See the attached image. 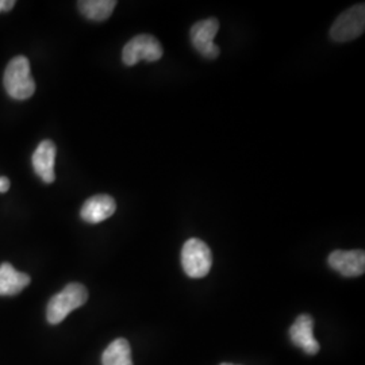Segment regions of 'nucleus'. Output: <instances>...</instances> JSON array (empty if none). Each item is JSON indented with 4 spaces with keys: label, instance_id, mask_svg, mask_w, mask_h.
Instances as JSON below:
<instances>
[{
    "label": "nucleus",
    "instance_id": "f257e3e1",
    "mask_svg": "<svg viewBox=\"0 0 365 365\" xmlns=\"http://www.w3.org/2000/svg\"><path fill=\"white\" fill-rule=\"evenodd\" d=\"M3 84L7 93L16 101H25L34 95L36 81L30 72V63L26 57H14L4 71Z\"/></svg>",
    "mask_w": 365,
    "mask_h": 365
},
{
    "label": "nucleus",
    "instance_id": "f03ea898",
    "mask_svg": "<svg viewBox=\"0 0 365 365\" xmlns=\"http://www.w3.org/2000/svg\"><path fill=\"white\" fill-rule=\"evenodd\" d=\"M88 300V291L80 283H71L48 303L46 318L51 325L61 324L69 314Z\"/></svg>",
    "mask_w": 365,
    "mask_h": 365
},
{
    "label": "nucleus",
    "instance_id": "7ed1b4c3",
    "mask_svg": "<svg viewBox=\"0 0 365 365\" xmlns=\"http://www.w3.org/2000/svg\"><path fill=\"white\" fill-rule=\"evenodd\" d=\"M212 265L209 245L199 238H190L182 249V271L191 279L207 276Z\"/></svg>",
    "mask_w": 365,
    "mask_h": 365
},
{
    "label": "nucleus",
    "instance_id": "20e7f679",
    "mask_svg": "<svg viewBox=\"0 0 365 365\" xmlns=\"http://www.w3.org/2000/svg\"><path fill=\"white\" fill-rule=\"evenodd\" d=\"M163 46L156 37L141 34L135 36L125 45L122 51V61L128 66H135L143 60L155 63L163 57Z\"/></svg>",
    "mask_w": 365,
    "mask_h": 365
},
{
    "label": "nucleus",
    "instance_id": "39448f33",
    "mask_svg": "<svg viewBox=\"0 0 365 365\" xmlns=\"http://www.w3.org/2000/svg\"><path fill=\"white\" fill-rule=\"evenodd\" d=\"M365 30L364 3L356 4L339 15L330 29V38L348 42L360 37Z\"/></svg>",
    "mask_w": 365,
    "mask_h": 365
},
{
    "label": "nucleus",
    "instance_id": "423d86ee",
    "mask_svg": "<svg viewBox=\"0 0 365 365\" xmlns=\"http://www.w3.org/2000/svg\"><path fill=\"white\" fill-rule=\"evenodd\" d=\"M220 30V22L217 18H207L196 22L191 27L190 37L191 43L196 52L202 54L205 58L215 60L220 56V46L214 43V38Z\"/></svg>",
    "mask_w": 365,
    "mask_h": 365
},
{
    "label": "nucleus",
    "instance_id": "0eeeda50",
    "mask_svg": "<svg viewBox=\"0 0 365 365\" xmlns=\"http://www.w3.org/2000/svg\"><path fill=\"white\" fill-rule=\"evenodd\" d=\"M327 262L333 271L345 277H356L365 272L364 250H334Z\"/></svg>",
    "mask_w": 365,
    "mask_h": 365
},
{
    "label": "nucleus",
    "instance_id": "6e6552de",
    "mask_svg": "<svg viewBox=\"0 0 365 365\" xmlns=\"http://www.w3.org/2000/svg\"><path fill=\"white\" fill-rule=\"evenodd\" d=\"M289 339L295 346L307 354L319 352V344L314 337V319L309 314L299 315L289 327Z\"/></svg>",
    "mask_w": 365,
    "mask_h": 365
},
{
    "label": "nucleus",
    "instance_id": "1a4fd4ad",
    "mask_svg": "<svg viewBox=\"0 0 365 365\" xmlns=\"http://www.w3.org/2000/svg\"><path fill=\"white\" fill-rule=\"evenodd\" d=\"M117 203L110 195H95L87 199L80 210V217L87 223H101L114 215Z\"/></svg>",
    "mask_w": 365,
    "mask_h": 365
},
{
    "label": "nucleus",
    "instance_id": "9d476101",
    "mask_svg": "<svg viewBox=\"0 0 365 365\" xmlns=\"http://www.w3.org/2000/svg\"><path fill=\"white\" fill-rule=\"evenodd\" d=\"M56 145L51 140H45L37 146L36 152L31 157L33 168L34 172L39 176V179L43 182H54L56 173H54V165H56Z\"/></svg>",
    "mask_w": 365,
    "mask_h": 365
},
{
    "label": "nucleus",
    "instance_id": "9b49d317",
    "mask_svg": "<svg viewBox=\"0 0 365 365\" xmlns=\"http://www.w3.org/2000/svg\"><path fill=\"white\" fill-rule=\"evenodd\" d=\"M30 284V276L18 272L11 264L0 265V297H11L22 292Z\"/></svg>",
    "mask_w": 365,
    "mask_h": 365
},
{
    "label": "nucleus",
    "instance_id": "f8f14e48",
    "mask_svg": "<svg viewBox=\"0 0 365 365\" xmlns=\"http://www.w3.org/2000/svg\"><path fill=\"white\" fill-rule=\"evenodd\" d=\"M117 4L115 0H81L78 3L80 13L93 22L108 19Z\"/></svg>",
    "mask_w": 365,
    "mask_h": 365
},
{
    "label": "nucleus",
    "instance_id": "ddd939ff",
    "mask_svg": "<svg viewBox=\"0 0 365 365\" xmlns=\"http://www.w3.org/2000/svg\"><path fill=\"white\" fill-rule=\"evenodd\" d=\"M102 365H133L130 344L128 339L113 341L103 352Z\"/></svg>",
    "mask_w": 365,
    "mask_h": 365
},
{
    "label": "nucleus",
    "instance_id": "4468645a",
    "mask_svg": "<svg viewBox=\"0 0 365 365\" xmlns=\"http://www.w3.org/2000/svg\"><path fill=\"white\" fill-rule=\"evenodd\" d=\"M14 6H15L14 0H0V13L13 10Z\"/></svg>",
    "mask_w": 365,
    "mask_h": 365
},
{
    "label": "nucleus",
    "instance_id": "2eb2a0df",
    "mask_svg": "<svg viewBox=\"0 0 365 365\" xmlns=\"http://www.w3.org/2000/svg\"><path fill=\"white\" fill-rule=\"evenodd\" d=\"M9 188H10V180H9L7 178L1 176V178H0V194L7 192Z\"/></svg>",
    "mask_w": 365,
    "mask_h": 365
},
{
    "label": "nucleus",
    "instance_id": "dca6fc26",
    "mask_svg": "<svg viewBox=\"0 0 365 365\" xmlns=\"http://www.w3.org/2000/svg\"><path fill=\"white\" fill-rule=\"evenodd\" d=\"M221 365H233V364H227V363H223V364Z\"/></svg>",
    "mask_w": 365,
    "mask_h": 365
}]
</instances>
